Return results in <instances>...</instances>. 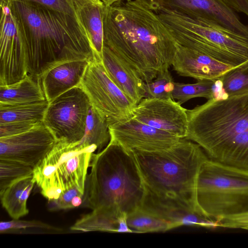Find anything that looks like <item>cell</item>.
<instances>
[{"mask_svg":"<svg viewBox=\"0 0 248 248\" xmlns=\"http://www.w3.org/2000/svg\"><path fill=\"white\" fill-rule=\"evenodd\" d=\"M131 150L144 188L141 209L174 228L185 225L191 214L200 215L196 201L197 179L208 157L199 144L182 138L166 149Z\"/></svg>","mask_w":248,"mask_h":248,"instance_id":"1","label":"cell"},{"mask_svg":"<svg viewBox=\"0 0 248 248\" xmlns=\"http://www.w3.org/2000/svg\"><path fill=\"white\" fill-rule=\"evenodd\" d=\"M104 46L129 65L145 83L171 66L178 48L156 12L135 0L106 6Z\"/></svg>","mask_w":248,"mask_h":248,"instance_id":"2","label":"cell"},{"mask_svg":"<svg viewBox=\"0 0 248 248\" xmlns=\"http://www.w3.org/2000/svg\"><path fill=\"white\" fill-rule=\"evenodd\" d=\"M16 22L25 49L27 74L39 81L60 63L97 59L77 16L28 0H3Z\"/></svg>","mask_w":248,"mask_h":248,"instance_id":"3","label":"cell"},{"mask_svg":"<svg viewBox=\"0 0 248 248\" xmlns=\"http://www.w3.org/2000/svg\"><path fill=\"white\" fill-rule=\"evenodd\" d=\"M187 114L185 139L199 144L209 159L248 170V88L209 99Z\"/></svg>","mask_w":248,"mask_h":248,"instance_id":"4","label":"cell"},{"mask_svg":"<svg viewBox=\"0 0 248 248\" xmlns=\"http://www.w3.org/2000/svg\"><path fill=\"white\" fill-rule=\"evenodd\" d=\"M82 205L107 207L128 215L142 205L144 188L132 150L109 141L92 154Z\"/></svg>","mask_w":248,"mask_h":248,"instance_id":"5","label":"cell"},{"mask_svg":"<svg viewBox=\"0 0 248 248\" xmlns=\"http://www.w3.org/2000/svg\"><path fill=\"white\" fill-rule=\"evenodd\" d=\"M156 12L178 44L194 47L233 68L248 61V37L211 20L162 7Z\"/></svg>","mask_w":248,"mask_h":248,"instance_id":"6","label":"cell"},{"mask_svg":"<svg viewBox=\"0 0 248 248\" xmlns=\"http://www.w3.org/2000/svg\"><path fill=\"white\" fill-rule=\"evenodd\" d=\"M199 213L218 222L248 212V170L209 158L202 165L196 183Z\"/></svg>","mask_w":248,"mask_h":248,"instance_id":"7","label":"cell"},{"mask_svg":"<svg viewBox=\"0 0 248 248\" xmlns=\"http://www.w3.org/2000/svg\"><path fill=\"white\" fill-rule=\"evenodd\" d=\"M78 142L57 141L34 168V181L48 201L57 199L63 192L73 187L84 192L91 155L97 148L81 146Z\"/></svg>","mask_w":248,"mask_h":248,"instance_id":"8","label":"cell"},{"mask_svg":"<svg viewBox=\"0 0 248 248\" xmlns=\"http://www.w3.org/2000/svg\"><path fill=\"white\" fill-rule=\"evenodd\" d=\"M91 106L82 88L76 86L48 102L43 123L57 141L77 142L84 134Z\"/></svg>","mask_w":248,"mask_h":248,"instance_id":"9","label":"cell"},{"mask_svg":"<svg viewBox=\"0 0 248 248\" xmlns=\"http://www.w3.org/2000/svg\"><path fill=\"white\" fill-rule=\"evenodd\" d=\"M91 105L103 114L109 125L133 116L137 104L112 81L97 59L90 62L79 85Z\"/></svg>","mask_w":248,"mask_h":248,"instance_id":"10","label":"cell"},{"mask_svg":"<svg viewBox=\"0 0 248 248\" xmlns=\"http://www.w3.org/2000/svg\"><path fill=\"white\" fill-rule=\"evenodd\" d=\"M0 1V86H5L23 79L28 74L21 34L8 5Z\"/></svg>","mask_w":248,"mask_h":248,"instance_id":"11","label":"cell"},{"mask_svg":"<svg viewBox=\"0 0 248 248\" xmlns=\"http://www.w3.org/2000/svg\"><path fill=\"white\" fill-rule=\"evenodd\" d=\"M56 142L42 122L26 132L0 138V159L17 161L34 168Z\"/></svg>","mask_w":248,"mask_h":248,"instance_id":"12","label":"cell"},{"mask_svg":"<svg viewBox=\"0 0 248 248\" xmlns=\"http://www.w3.org/2000/svg\"><path fill=\"white\" fill-rule=\"evenodd\" d=\"M109 141L127 150L154 152L169 148L181 138L144 124L133 116L110 124Z\"/></svg>","mask_w":248,"mask_h":248,"instance_id":"13","label":"cell"},{"mask_svg":"<svg viewBox=\"0 0 248 248\" xmlns=\"http://www.w3.org/2000/svg\"><path fill=\"white\" fill-rule=\"evenodd\" d=\"M181 105L171 98L146 97L136 105L133 117L147 125L185 138L188 117L187 109Z\"/></svg>","mask_w":248,"mask_h":248,"instance_id":"14","label":"cell"},{"mask_svg":"<svg viewBox=\"0 0 248 248\" xmlns=\"http://www.w3.org/2000/svg\"><path fill=\"white\" fill-rule=\"evenodd\" d=\"M159 7L193 18L214 21L228 29L248 37V26L222 0H157Z\"/></svg>","mask_w":248,"mask_h":248,"instance_id":"15","label":"cell"},{"mask_svg":"<svg viewBox=\"0 0 248 248\" xmlns=\"http://www.w3.org/2000/svg\"><path fill=\"white\" fill-rule=\"evenodd\" d=\"M177 44V50L171 66L181 76L197 80H216L233 68L194 47Z\"/></svg>","mask_w":248,"mask_h":248,"instance_id":"16","label":"cell"},{"mask_svg":"<svg viewBox=\"0 0 248 248\" xmlns=\"http://www.w3.org/2000/svg\"><path fill=\"white\" fill-rule=\"evenodd\" d=\"M90 62L86 60L66 62L46 72L40 83L46 100L49 102L63 93L79 85Z\"/></svg>","mask_w":248,"mask_h":248,"instance_id":"17","label":"cell"},{"mask_svg":"<svg viewBox=\"0 0 248 248\" xmlns=\"http://www.w3.org/2000/svg\"><path fill=\"white\" fill-rule=\"evenodd\" d=\"M102 62L112 81L136 104L145 98V82L129 65L105 46Z\"/></svg>","mask_w":248,"mask_h":248,"instance_id":"18","label":"cell"},{"mask_svg":"<svg viewBox=\"0 0 248 248\" xmlns=\"http://www.w3.org/2000/svg\"><path fill=\"white\" fill-rule=\"evenodd\" d=\"M79 19L88 33L97 59L102 60L104 47L103 15L101 0H73Z\"/></svg>","mask_w":248,"mask_h":248,"instance_id":"19","label":"cell"},{"mask_svg":"<svg viewBox=\"0 0 248 248\" xmlns=\"http://www.w3.org/2000/svg\"><path fill=\"white\" fill-rule=\"evenodd\" d=\"M127 216L114 209L100 207L83 216L71 227L73 231L132 232L127 223Z\"/></svg>","mask_w":248,"mask_h":248,"instance_id":"20","label":"cell"},{"mask_svg":"<svg viewBox=\"0 0 248 248\" xmlns=\"http://www.w3.org/2000/svg\"><path fill=\"white\" fill-rule=\"evenodd\" d=\"M46 100L39 81L27 75L12 84L0 86V104H19Z\"/></svg>","mask_w":248,"mask_h":248,"instance_id":"21","label":"cell"},{"mask_svg":"<svg viewBox=\"0 0 248 248\" xmlns=\"http://www.w3.org/2000/svg\"><path fill=\"white\" fill-rule=\"evenodd\" d=\"M35 184L32 175L14 183L0 194L2 205L13 219L29 213L27 200Z\"/></svg>","mask_w":248,"mask_h":248,"instance_id":"22","label":"cell"},{"mask_svg":"<svg viewBox=\"0 0 248 248\" xmlns=\"http://www.w3.org/2000/svg\"><path fill=\"white\" fill-rule=\"evenodd\" d=\"M109 123L106 118L92 105L87 117L83 137L78 145L83 147L95 146L97 153L103 150L110 139Z\"/></svg>","mask_w":248,"mask_h":248,"instance_id":"23","label":"cell"},{"mask_svg":"<svg viewBox=\"0 0 248 248\" xmlns=\"http://www.w3.org/2000/svg\"><path fill=\"white\" fill-rule=\"evenodd\" d=\"M48 105L46 100L25 104H0V124L14 122H43Z\"/></svg>","mask_w":248,"mask_h":248,"instance_id":"24","label":"cell"},{"mask_svg":"<svg viewBox=\"0 0 248 248\" xmlns=\"http://www.w3.org/2000/svg\"><path fill=\"white\" fill-rule=\"evenodd\" d=\"M219 79L197 80L192 84L175 82L172 98L182 105L196 97H204L208 100L215 98L220 92Z\"/></svg>","mask_w":248,"mask_h":248,"instance_id":"25","label":"cell"},{"mask_svg":"<svg viewBox=\"0 0 248 248\" xmlns=\"http://www.w3.org/2000/svg\"><path fill=\"white\" fill-rule=\"evenodd\" d=\"M127 223L132 232H164L173 229L169 222L140 207L127 216Z\"/></svg>","mask_w":248,"mask_h":248,"instance_id":"26","label":"cell"},{"mask_svg":"<svg viewBox=\"0 0 248 248\" xmlns=\"http://www.w3.org/2000/svg\"><path fill=\"white\" fill-rule=\"evenodd\" d=\"M33 169L17 161L0 159V194L14 183L33 175Z\"/></svg>","mask_w":248,"mask_h":248,"instance_id":"27","label":"cell"},{"mask_svg":"<svg viewBox=\"0 0 248 248\" xmlns=\"http://www.w3.org/2000/svg\"><path fill=\"white\" fill-rule=\"evenodd\" d=\"M220 92L230 95L248 88V61L233 68L219 79Z\"/></svg>","mask_w":248,"mask_h":248,"instance_id":"28","label":"cell"},{"mask_svg":"<svg viewBox=\"0 0 248 248\" xmlns=\"http://www.w3.org/2000/svg\"><path fill=\"white\" fill-rule=\"evenodd\" d=\"M174 84L169 69L160 73L153 80L145 83V98H172Z\"/></svg>","mask_w":248,"mask_h":248,"instance_id":"29","label":"cell"},{"mask_svg":"<svg viewBox=\"0 0 248 248\" xmlns=\"http://www.w3.org/2000/svg\"><path fill=\"white\" fill-rule=\"evenodd\" d=\"M36 230L43 232H58L62 230L55 226L38 220H22L13 219L8 221H1L0 232L1 233L20 230Z\"/></svg>","mask_w":248,"mask_h":248,"instance_id":"30","label":"cell"},{"mask_svg":"<svg viewBox=\"0 0 248 248\" xmlns=\"http://www.w3.org/2000/svg\"><path fill=\"white\" fill-rule=\"evenodd\" d=\"M84 191L73 187L63 192L56 200L49 201L50 210L72 209L81 205Z\"/></svg>","mask_w":248,"mask_h":248,"instance_id":"31","label":"cell"},{"mask_svg":"<svg viewBox=\"0 0 248 248\" xmlns=\"http://www.w3.org/2000/svg\"><path fill=\"white\" fill-rule=\"evenodd\" d=\"M41 123L14 122L0 124V138L14 136L26 132Z\"/></svg>","mask_w":248,"mask_h":248,"instance_id":"32","label":"cell"},{"mask_svg":"<svg viewBox=\"0 0 248 248\" xmlns=\"http://www.w3.org/2000/svg\"><path fill=\"white\" fill-rule=\"evenodd\" d=\"M35 2L54 10L77 16L73 0H28Z\"/></svg>","mask_w":248,"mask_h":248,"instance_id":"33","label":"cell"},{"mask_svg":"<svg viewBox=\"0 0 248 248\" xmlns=\"http://www.w3.org/2000/svg\"><path fill=\"white\" fill-rule=\"evenodd\" d=\"M220 227L248 230V212L220 220Z\"/></svg>","mask_w":248,"mask_h":248,"instance_id":"34","label":"cell"},{"mask_svg":"<svg viewBox=\"0 0 248 248\" xmlns=\"http://www.w3.org/2000/svg\"><path fill=\"white\" fill-rule=\"evenodd\" d=\"M234 11L244 14L248 17V0H222Z\"/></svg>","mask_w":248,"mask_h":248,"instance_id":"35","label":"cell"},{"mask_svg":"<svg viewBox=\"0 0 248 248\" xmlns=\"http://www.w3.org/2000/svg\"><path fill=\"white\" fill-rule=\"evenodd\" d=\"M146 7L156 12L159 8V5L157 0H135Z\"/></svg>","mask_w":248,"mask_h":248,"instance_id":"36","label":"cell"},{"mask_svg":"<svg viewBox=\"0 0 248 248\" xmlns=\"http://www.w3.org/2000/svg\"><path fill=\"white\" fill-rule=\"evenodd\" d=\"M106 6H110L120 0H101Z\"/></svg>","mask_w":248,"mask_h":248,"instance_id":"37","label":"cell"}]
</instances>
